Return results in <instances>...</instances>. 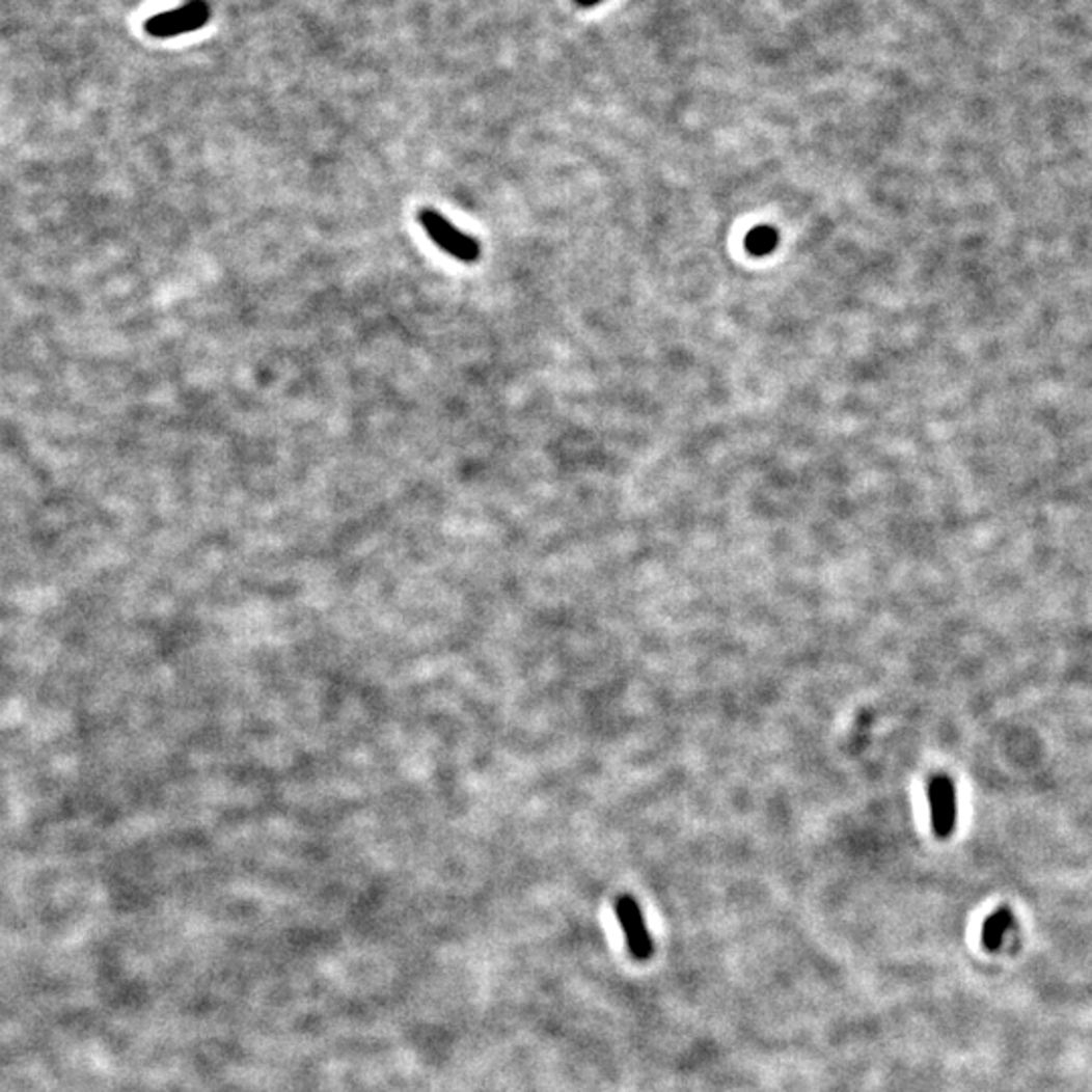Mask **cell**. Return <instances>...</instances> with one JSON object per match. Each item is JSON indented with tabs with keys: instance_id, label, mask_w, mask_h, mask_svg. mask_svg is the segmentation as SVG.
<instances>
[{
	"instance_id": "6da1fadb",
	"label": "cell",
	"mask_w": 1092,
	"mask_h": 1092,
	"mask_svg": "<svg viewBox=\"0 0 1092 1092\" xmlns=\"http://www.w3.org/2000/svg\"><path fill=\"white\" fill-rule=\"evenodd\" d=\"M211 19V6L207 0H189L174 10L155 15L146 21L144 29L151 37L168 39L202 29Z\"/></svg>"
},
{
	"instance_id": "7a4b0ae2",
	"label": "cell",
	"mask_w": 1092,
	"mask_h": 1092,
	"mask_svg": "<svg viewBox=\"0 0 1092 1092\" xmlns=\"http://www.w3.org/2000/svg\"><path fill=\"white\" fill-rule=\"evenodd\" d=\"M419 223L426 229V234L430 235L431 239L445 253H449L452 257H456V260H460L464 264H473V262L480 260V243L475 239H471L469 235L462 234L460 229H456L437 211L424 209L419 213Z\"/></svg>"
},
{
	"instance_id": "3957f363",
	"label": "cell",
	"mask_w": 1092,
	"mask_h": 1092,
	"mask_svg": "<svg viewBox=\"0 0 1092 1092\" xmlns=\"http://www.w3.org/2000/svg\"><path fill=\"white\" fill-rule=\"evenodd\" d=\"M616 914H618V921L624 929L625 940H627V949L629 953L637 959V961H648L654 953V943H652V936L648 933V927H646V921H644V914H641V908L639 904L631 897H620L616 902Z\"/></svg>"
},
{
	"instance_id": "277c9868",
	"label": "cell",
	"mask_w": 1092,
	"mask_h": 1092,
	"mask_svg": "<svg viewBox=\"0 0 1092 1092\" xmlns=\"http://www.w3.org/2000/svg\"><path fill=\"white\" fill-rule=\"evenodd\" d=\"M929 806H931V821L935 829L936 838L945 840L953 834L955 821H957V795L953 781L945 775H936L929 781L927 787Z\"/></svg>"
},
{
	"instance_id": "5b68a950",
	"label": "cell",
	"mask_w": 1092,
	"mask_h": 1092,
	"mask_svg": "<svg viewBox=\"0 0 1092 1092\" xmlns=\"http://www.w3.org/2000/svg\"><path fill=\"white\" fill-rule=\"evenodd\" d=\"M1012 925H1014V914L1008 908L995 910L983 925V945L989 951L1000 949L1004 943V936L1008 935Z\"/></svg>"
},
{
	"instance_id": "8992f818",
	"label": "cell",
	"mask_w": 1092,
	"mask_h": 1092,
	"mask_svg": "<svg viewBox=\"0 0 1092 1092\" xmlns=\"http://www.w3.org/2000/svg\"><path fill=\"white\" fill-rule=\"evenodd\" d=\"M777 231L773 227H767V225H761L757 229H753L750 234L746 235V249L753 253V255H767L771 253L775 247H777Z\"/></svg>"
},
{
	"instance_id": "52a82bcc",
	"label": "cell",
	"mask_w": 1092,
	"mask_h": 1092,
	"mask_svg": "<svg viewBox=\"0 0 1092 1092\" xmlns=\"http://www.w3.org/2000/svg\"><path fill=\"white\" fill-rule=\"evenodd\" d=\"M597 2H601V0H577V4H581V6H593Z\"/></svg>"
}]
</instances>
